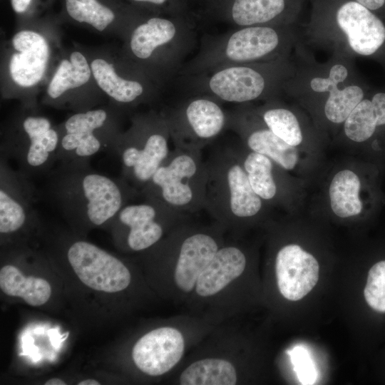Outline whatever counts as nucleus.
Wrapping results in <instances>:
<instances>
[{
    "label": "nucleus",
    "mask_w": 385,
    "mask_h": 385,
    "mask_svg": "<svg viewBox=\"0 0 385 385\" xmlns=\"http://www.w3.org/2000/svg\"><path fill=\"white\" fill-rule=\"evenodd\" d=\"M257 63L225 66L184 77L192 94L207 95L221 103H245L263 97L274 83V66Z\"/></svg>",
    "instance_id": "obj_8"
},
{
    "label": "nucleus",
    "mask_w": 385,
    "mask_h": 385,
    "mask_svg": "<svg viewBox=\"0 0 385 385\" xmlns=\"http://www.w3.org/2000/svg\"><path fill=\"white\" fill-rule=\"evenodd\" d=\"M196 43L192 14L164 16L147 13L134 24L128 40L131 56L150 64L161 80L180 73Z\"/></svg>",
    "instance_id": "obj_2"
},
{
    "label": "nucleus",
    "mask_w": 385,
    "mask_h": 385,
    "mask_svg": "<svg viewBox=\"0 0 385 385\" xmlns=\"http://www.w3.org/2000/svg\"><path fill=\"white\" fill-rule=\"evenodd\" d=\"M0 288L6 295L21 297L34 307L45 304L51 294V285L45 279L26 277L13 265H6L1 268Z\"/></svg>",
    "instance_id": "obj_24"
},
{
    "label": "nucleus",
    "mask_w": 385,
    "mask_h": 385,
    "mask_svg": "<svg viewBox=\"0 0 385 385\" xmlns=\"http://www.w3.org/2000/svg\"><path fill=\"white\" fill-rule=\"evenodd\" d=\"M356 1L369 10H375L381 8L385 0H356Z\"/></svg>",
    "instance_id": "obj_34"
},
{
    "label": "nucleus",
    "mask_w": 385,
    "mask_h": 385,
    "mask_svg": "<svg viewBox=\"0 0 385 385\" xmlns=\"http://www.w3.org/2000/svg\"><path fill=\"white\" fill-rule=\"evenodd\" d=\"M37 190L30 178L0 158V233L15 234L38 221Z\"/></svg>",
    "instance_id": "obj_16"
},
{
    "label": "nucleus",
    "mask_w": 385,
    "mask_h": 385,
    "mask_svg": "<svg viewBox=\"0 0 385 385\" xmlns=\"http://www.w3.org/2000/svg\"><path fill=\"white\" fill-rule=\"evenodd\" d=\"M32 0H11V6L16 13L25 12L30 6Z\"/></svg>",
    "instance_id": "obj_33"
},
{
    "label": "nucleus",
    "mask_w": 385,
    "mask_h": 385,
    "mask_svg": "<svg viewBox=\"0 0 385 385\" xmlns=\"http://www.w3.org/2000/svg\"><path fill=\"white\" fill-rule=\"evenodd\" d=\"M108 113L104 109L89 110L71 115L59 133L58 163L90 161L101 152L113 153L120 133H108Z\"/></svg>",
    "instance_id": "obj_12"
},
{
    "label": "nucleus",
    "mask_w": 385,
    "mask_h": 385,
    "mask_svg": "<svg viewBox=\"0 0 385 385\" xmlns=\"http://www.w3.org/2000/svg\"><path fill=\"white\" fill-rule=\"evenodd\" d=\"M201 1H202L203 2H205V5H206V4H209V3L212 2V1H213L214 0H201Z\"/></svg>",
    "instance_id": "obj_37"
},
{
    "label": "nucleus",
    "mask_w": 385,
    "mask_h": 385,
    "mask_svg": "<svg viewBox=\"0 0 385 385\" xmlns=\"http://www.w3.org/2000/svg\"><path fill=\"white\" fill-rule=\"evenodd\" d=\"M66 257L79 279L93 289L115 293L130 284L131 274L124 262L88 241L70 242Z\"/></svg>",
    "instance_id": "obj_14"
},
{
    "label": "nucleus",
    "mask_w": 385,
    "mask_h": 385,
    "mask_svg": "<svg viewBox=\"0 0 385 385\" xmlns=\"http://www.w3.org/2000/svg\"><path fill=\"white\" fill-rule=\"evenodd\" d=\"M282 46L279 31L268 25L235 28L202 38L198 53L184 65L183 76L207 73L234 64L264 63L277 56Z\"/></svg>",
    "instance_id": "obj_6"
},
{
    "label": "nucleus",
    "mask_w": 385,
    "mask_h": 385,
    "mask_svg": "<svg viewBox=\"0 0 385 385\" xmlns=\"http://www.w3.org/2000/svg\"><path fill=\"white\" fill-rule=\"evenodd\" d=\"M337 22L351 48L359 55L373 54L385 41L382 21L357 1L343 4L337 11Z\"/></svg>",
    "instance_id": "obj_19"
},
{
    "label": "nucleus",
    "mask_w": 385,
    "mask_h": 385,
    "mask_svg": "<svg viewBox=\"0 0 385 385\" xmlns=\"http://www.w3.org/2000/svg\"><path fill=\"white\" fill-rule=\"evenodd\" d=\"M274 269L279 292L290 301L302 299L319 279L317 260L298 245H287L278 250Z\"/></svg>",
    "instance_id": "obj_17"
},
{
    "label": "nucleus",
    "mask_w": 385,
    "mask_h": 385,
    "mask_svg": "<svg viewBox=\"0 0 385 385\" xmlns=\"http://www.w3.org/2000/svg\"><path fill=\"white\" fill-rule=\"evenodd\" d=\"M92 74L98 86L116 102L133 105L148 96V85L142 79L118 75L112 64L102 58L91 62Z\"/></svg>",
    "instance_id": "obj_23"
},
{
    "label": "nucleus",
    "mask_w": 385,
    "mask_h": 385,
    "mask_svg": "<svg viewBox=\"0 0 385 385\" xmlns=\"http://www.w3.org/2000/svg\"><path fill=\"white\" fill-rule=\"evenodd\" d=\"M239 377L233 353L216 351L193 359L182 369L177 382L180 385H235Z\"/></svg>",
    "instance_id": "obj_21"
},
{
    "label": "nucleus",
    "mask_w": 385,
    "mask_h": 385,
    "mask_svg": "<svg viewBox=\"0 0 385 385\" xmlns=\"http://www.w3.org/2000/svg\"><path fill=\"white\" fill-rule=\"evenodd\" d=\"M180 322L153 329L135 343L131 356L135 366L150 376H160L173 370L192 344L194 335Z\"/></svg>",
    "instance_id": "obj_13"
},
{
    "label": "nucleus",
    "mask_w": 385,
    "mask_h": 385,
    "mask_svg": "<svg viewBox=\"0 0 385 385\" xmlns=\"http://www.w3.org/2000/svg\"><path fill=\"white\" fill-rule=\"evenodd\" d=\"M44 384L45 385H66V383L60 379L53 378L48 380Z\"/></svg>",
    "instance_id": "obj_35"
},
{
    "label": "nucleus",
    "mask_w": 385,
    "mask_h": 385,
    "mask_svg": "<svg viewBox=\"0 0 385 385\" xmlns=\"http://www.w3.org/2000/svg\"><path fill=\"white\" fill-rule=\"evenodd\" d=\"M1 142L0 158L14 161L29 178L48 175L58 163L59 133L46 117L25 116Z\"/></svg>",
    "instance_id": "obj_9"
},
{
    "label": "nucleus",
    "mask_w": 385,
    "mask_h": 385,
    "mask_svg": "<svg viewBox=\"0 0 385 385\" xmlns=\"http://www.w3.org/2000/svg\"><path fill=\"white\" fill-rule=\"evenodd\" d=\"M206 163L205 210L216 223L233 230L262 212L263 200L253 190L233 147L214 152Z\"/></svg>",
    "instance_id": "obj_3"
},
{
    "label": "nucleus",
    "mask_w": 385,
    "mask_h": 385,
    "mask_svg": "<svg viewBox=\"0 0 385 385\" xmlns=\"http://www.w3.org/2000/svg\"><path fill=\"white\" fill-rule=\"evenodd\" d=\"M47 175L46 195L73 225L82 229L108 223L140 194L123 177L101 173L90 161L58 163Z\"/></svg>",
    "instance_id": "obj_1"
},
{
    "label": "nucleus",
    "mask_w": 385,
    "mask_h": 385,
    "mask_svg": "<svg viewBox=\"0 0 385 385\" xmlns=\"http://www.w3.org/2000/svg\"><path fill=\"white\" fill-rule=\"evenodd\" d=\"M78 384V385H99L101 384L99 381L96 380L88 379H86V380L80 381Z\"/></svg>",
    "instance_id": "obj_36"
},
{
    "label": "nucleus",
    "mask_w": 385,
    "mask_h": 385,
    "mask_svg": "<svg viewBox=\"0 0 385 385\" xmlns=\"http://www.w3.org/2000/svg\"><path fill=\"white\" fill-rule=\"evenodd\" d=\"M247 265L245 252L233 242H225L200 276L190 297L220 310L233 295L234 285Z\"/></svg>",
    "instance_id": "obj_15"
},
{
    "label": "nucleus",
    "mask_w": 385,
    "mask_h": 385,
    "mask_svg": "<svg viewBox=\"0 0 385 385\" xmlns=\"http://www.w3.org/2000/svg\"><path fill=\"white\" fill-rule=\"evenodd\" d=\"M224 232L216 222L204 226L188 220L155 245L169 266L175 297H190L200 276L225 244Z\"/></svg>",
    "instance_id": "obj_5"
},
{
    "label": "nucleus",
    "mask_w": 385,
    "mask_h": 385,
    "mask_svg": "<svg viewBox=\"0 0 385 385\" xmlns=\"http://www.w3.org/2000/svg\"><path fill=\"white\" fill-rule=\"evenodd\" d=\"M208 169L201 150H170L140 195L173 211L189 215L205 210Z\"/></svg>",
    "instance_id": "obj_4"
},
{
    "label": "nucleus",
    "mask_w": 385,
    "mask_h": 385,
    "mask_svg": "<svg viewBox=\"0 0 385 385\" xmlns=\"http://www.w3.org/2000/svg\"><path fill=\"white\" fill-rule=\"evenodd\" d=\"M12 45L16 51L9 62L12 79L23 87L36 85L44 74L49 57L46 39L38 33L24 30L14 36Z\"/></svg>",
    "instance_id": "obj_20"
},
{
    "label": "nucleus",
    "mask_w": 385,
    "mask_h": 385,
    "mask_svg": "<svg viewBox=\"0 0 385 385\" xmlns=\"http://www.w3.org/2000/svg\"><path fill=\"white\" fill-rule=\"evenodd\" d=\"M364 294L371 308L385 312V260L374 264L369 270Z\"/></svg>",
    "instance_id": "obj_31"
},
{
    "label": "nucleus",
    "mask_w": 385,
    "mask_h": 385,
    "mask_svg": "<svg viewBox=\"0 0 385 385\" xmlns=\"http://www.w3.org/2000/svg\"><path fill=\"white\" fill-rule=\"evenodd\" d=\"M227 129L236 132L249 150L262 154L282 168L292 170L298 161V151L276 135L266 125L257 126L250 113L243 108L228 112Z\"/></svg>",
    "instance_id": "obj_18"
},
{
    "label": "nucleus",
    "mask_w": 385,
    "mask_h": 385,
    "mask_svg": "<svg viewBox=\"0 0 385 385\" xmlns=\"http://www.w3.org/2000/svg\"><path fill=\"white\" fill-rule=\"evenodd\" d=\"M188 220V215L145 200L126 204L109 222L120 230L121 240L127 249L139 252L153 247L173 229Z\"/></svg>",
    "instance_id": "obj_11"
},
{
    "label": "nucleus",
    "mask_w": 385,
    "mask_h": 385,
    "mask_svg": "<svg viewBox=\"0 0 385 385\" xmlns=\"http://www.w3.org/2000/svg\"><path fill=\"white\" fill-rule=\"evenodd\" d=\"M92 71L85 56L78 51L73 52L70 59H63L53 76L47 88V94L56 99L66 91L80 87L90 79Z\"/></svg>",
    "instance_id": "obj_27"
},
{
    "label": "nucleus",
    "mask_w": 385,
    "mask_h": 385,
    "mask_svg": "<svg viewBox=\"0 0 385 385\" xmlns=\"http://www.w3.org/2000/svg\"><path fill=\"white\" fill-rule=\"evenodd\" d=\"M164 116L175 148L201 150L227 129L228 112L216 98L193 94Z\"/></svg>",
    "instance_id": "obj_10"
},
{
    "label": "nucleus",
    "mask_w": 385,
    "mask_h": 385,
    "mask_svg": "<svg viewBox=\"0 0 385 385\" xmlns=\"http://www.w3.org/2000/svg\"><path fill=\"white\" fill-rule=\"evenodd\" d=\"M255 192L264 201L274 200L279 193L275 178V163L268 157L252 151L235 149Z\"/></svg>",
    "instance_id": "obj_25"
},
{
    "label": "nucleus",
    "mask_w": 385,
    "mask_h": 385,
    "mask_svg": "<svg viewBox=\"0 0 385 385\" xmlns=\"http://www.w3.org/2000/svg\"><path fill=\"white\" fill-rule=\"evenodd\" d=\"M170 138L164 115L155 112L134 118L118 138L113 153L120 161L123 178L139 192L168 155Z\"/></svg>",
    "instance_id": "obj_7"
},
{
    "label": "nucleus",
    "mask_w": 385,
    "mask_h": 385,
    "mask_svg": "<svg viewBox=\"0 0 385 385\" xmlns=\"http://www.w3.org/2000/svg\"><path fill=\"white\" fill-rule=\"evenodd\" d=\"M348 76L347 68L342 64L334 65L327 78L315 77L310 81L311 88L317 93L329 92L324 105L327 118L334 123L345 121L354 108L363 100L364 92L357 86H349L339 90L338 85Z\"/></svg>",
    "instance_id": "obj_22"
},
{
    "label": "nucleus",
    "mask_w": 385,
    "mask_h": 385,
    "mask_svg": "<svg viewBox=\"0 0 385 385\" xmlns=\"http://www.w3.org/2000/svg\"><path fill=\"white\" fill-rule=\"evenodd\" d=\"M344 123V133L347 138L360 143L368 140L374 133L376 126L385 125V113L375 99H364L354 108Z\"/></svg>",
    "instance_id": "obj_28"
},
{
    "label": "nucleus",
    "mask_w": 385,
    "mask_h": 385,
    "mask_svg": "<svg viewBox=\"0 0 385 385\" xmlns=\"http://www.w3.org/2000/svg\"><path fill=\"white\" fill-rule=\"evenodd\" d=\"M360 187L359 177L350 170H341L334 176L329 193L330 206L336 215L346 218L361 213Z\"/></svg>",
    "instance_id": "obj_26"
},
{
    "label": "nucleus",
    "mask_w": 385,
    "mask_h": 385,
    "mask_svg": "<svg viewBox=\"0 0 385 385\" xmlns=\"http://www.w3.org/2000/svg\"><path fill=\"white\" fill-rule=\"evenodd\" d=\"M64 7L71 19L99 31L106 29L117 17L113 9L100 0H64Z\"/></svg>",
    "instance_id": "obj_29"
},
{
    "label": "nucleus",
    "mask_w": 385,
    "mask_h": 385,
    "mask_svg": "<svg viewBox=\"0 0 385 385\" xmlns=\"http://www.w3.org/2000/svg\"><path fill=\"white\" fill-rule=\"evenodd\" d=\"M132 6L147 13L164 16H186L191 0H127Z\"/></svg>",
    "instance_id": "obj_32"
},
{
    "label": "nucleus",
    "mask_w": 385,
    "mask_h": 385,
    "mask_svg": "<svg viewBox=\"0 0 385 385\" xmlns=\"http://www.w3.org/2000/svg\"><path fill=\"white\" fill-rule=\"evenodd\" d=\"M262 123L276 135L288 144L297 146L302 141V133L294 114L284 108L270 107L261 112Z\"/></svg>",
    "instance_id": "obj_30"
}]
</instances>
